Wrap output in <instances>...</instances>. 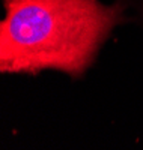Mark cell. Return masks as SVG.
Here are the masks:
<instances>
[{
  "label": "cell",
  "mask_w": 143,
  "mask_h": 150,
  "mask_svg": "<svg viewBox=\"0 0 143 150\" xmlns=\"http://www.w3.org/2000/svg\"><path fill=\"white\" fill-rule=\"evenodd\" d=\"M0 71L57 69L82 75L114 27L119 11L99 0H5Z\"/></svg>",
  "instance_id": "obj_1"
}]
</instances>
